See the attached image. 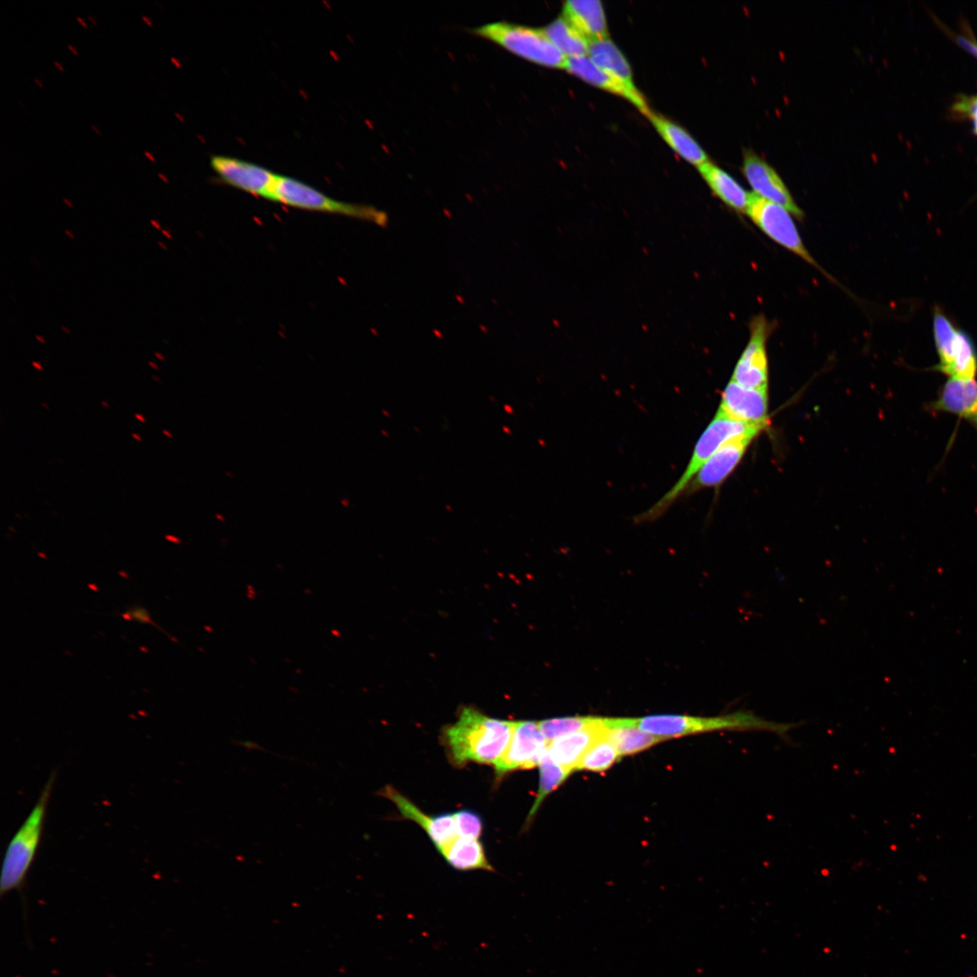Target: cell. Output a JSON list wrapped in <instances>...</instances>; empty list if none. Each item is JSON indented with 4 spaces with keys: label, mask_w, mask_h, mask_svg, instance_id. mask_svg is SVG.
Here are the masks:
<instances>
[{
    "label": "cell",
    "mask_w": 977,
    "mask_h": 977,
    "mask_svg": "<svg viewBox=\"0 0 977 977\" xmlns=\"http://www.w3.org/2000/svg\"><path fill=\"white\" fill-rule=\"evenodd\" d=\"M601 719L602 717L594 716H564L542 720L538 725L545 737L551 742L596 725Z\"/></svg>",
    "instance_id": "29"
},
{
    "label": "cell",
    "mask_w": 977,
    "mask_h": 977,
    "mask_svg": "<svg viewBox=\"0 0 977 977\" xmlns=\"http://www.w3.org/2000/svg\"><path fill=\"white\" fill-rule=\"evenodd\" d=\"M145 154L150 158V160L154 161V158L151 155H149L147 152H145Z\"/></svg>",
    "instance_id": "44"
},
{
    "label": "cell",
    "mask_w": 977,
    "mask_h": 977,
    "mask_svg": "<svg viewBox=\"0 0 977 977\" xmlns=\"http://www.w3.org/2000/svg\"><path fill=\"white\" fill-rule=\"evenodd\" d=\"M743 173L756 195L785 208L798 219L803 217L787 186L764 158L752 151L744 154Z\"/></svg>",
    "instance_id": "12"
},
{
    "label": "cell",
    "mask_w": 977,
    "mask_h": 977,
    "mask_svg": "<svg viewBox=\"0 0 977 977\" xmlns=\"http://www.w3.org/2000/svg\"><path fill=\"white\" fill-rule=\"evenodd\" d=\"M543 29L554 46L566 58L588 55L590 41L563 15Z\"/></svg>",
    "instance_id": "23"
},
{
    "label": "cell",
    "mask_w": 977,
    "mask_h": 977,
    "mask_svg": "<svg viewBox=\"0 0 977 977\" xmlns=\"http://www.w3.org/2000/svg\"><path fill=\"white\" fill-rule=\"evenodd\" d=\"M77 20L79 21V23H81L82 24L83 27L87 26V24L84 23V20L81 17L78 16Z\"/></svg>",
    "instance_id": "39"
},
{
    "label": "cell",
    "mask_w": 977,
    "mask_h": 977,
    "mask_svg": "<svg viewBox=\"0 0 977 977\" xmlns=\"http://www.w3.org/2000/svg\"><path fill=\"white\" fill-rule=\"evenodd\" d=\"M605 731L602 717L596 725L549 742L547 751L555 763L574 772L587 750Z\"/></svg>",
    "instance_id": "17"
},
{
    "label": "cell",
    "mask_w": 977,
    "mask_h": 977,
    "mask_svg": "<svg viewBox=\"0 0 977 977\" xmlns=\"http://www.w3.org/2000/svg\"><path fill=\"white\" fill-rule=\"evenodd\" d=\"M930 407L933 411L956 414L977 427V383L974 379L950 377Z\"/></svg>",
    "instance_id": "16"
},
{
    "label": "cell",
    "mask_w": 977,
    "mask_h": 977,
    "mask_svg": "<svg viewBox=\"0 0 977 977\" xmlns=\"http://www.w3.org/2000/svg\"><path fill=\"white\" fill-rule=\"evenodd\" d=\"M38 555H39V556H42V558H46V555H45V554H43V553H38Z\"/></svg>",
    "instance_id": "45"
},
{
    "label": "cell",
    "mask_w": 977,
    "mask_h": 977,
    "mask_svg": "<svg viewBox=\"0 0 977 977\" xmlns=\"http://www.w3.org/2000/svg\"><path fill=\"white\" fill-rule=\"evenodd\" d=\"M612 727H636L648 734L667 738L714 731L761 730L785 735L796 726L766 720L750 711L739 710L716 716L654 715L640 718H613Z\"/></svg>",
    "instance_id": "2"
},
{
    "label": "cell",
    "mask_w": 977,
    "mask_h": 977,
    "mask_svg": "<svg viewBox=\"0 0 977 977\" xmlns=\"http://www.w3.org/2000/svg\"><path fill=\"white\" fill-rule=\"evenodd\" d=\"M100 404H101V405H102V407H104V408H109V403H108V402H106V401H101V402H100Z\"/></svg>",
    "instance_id": "40"
},
{
    "label": "cell",
    "mask_w": 977,
    "mask_h": 977,
    "mask_svg": "<svg viewBox=\"0 0 977 977\" xmlns=\"http://www.w3.org/2000/svg\"><path fill=\"white\" fill-rule=\"evenodd\" d=\"M971 115L973 122L974 131L977 134V98L972 106Z\"/></svg>",
    "instance_id": "32"
},
{
    "label": "cell",
    "mask_w": 977,
    "mask_h": 977,
    "mask_svg": "<svg viewBox=\"0 0 977 977\" xmlns=\"http://www.w3.org/2000/svg\"><path fill=\"white\" fill-rule=\"evenodd\" d=\"M766 426L749 424L732 419L716 411L692 451L688 463L676 483L650 508L640 514L638 522L652 521L661 517L683 496L688 484L704 463L725 443L750 432H763Z\"/></svg>",
    "instance_id": "4"
},
{
    "label": "cell",
    "mask_w": 977,
    "mask_h": 977,
    "mask_svg": "<svg viewBox=\"0 0 977 977\" xmlns=\"http://www.w3.org/2000/svg\"><path fill=\"white\" fill-rule=\"evenodd\" d=\"M513 727L512 721L464 707L457 721L444 729L442 739L455 765L477 763L494 766L508 745Z\"/></svg>",
    "instance_id": "1"
},
{
    "label": "cell",
    "mask_w": 977,
    "mask_h": 977,
    "mask_svg": "<svg viewBox=\"0 0 977 977\" xmlns=\"http://www.w3.org/2000/svg\"><path fill=\"white\" fill-rule=\"evenodd\" d=\"M121 616H122V618L124 620H127V621L132 620L130 609H128L125 613L121 614Z\"/></svg>",
    "instance_id": "34"
},
{
    "label": "cell",
    "mask_w": 977,
    "mask_h": 977,
    "mask_svg": "<svg viewBox=\"0 0 977 977\" xmlns=\"http://www.w3.org/2000/svg\"><path fill=\"white\" fill-rule=\"evenodd\" d=\"M548 743L538 722L528 720L514 722L508 745L494 765L497 777L500 778L513 771L537 766Z\"/></svg>",
    "instance_id": "8"
},
{
    "label": "cell",
    "mask_w": 977,
    "mask_h": 977,
    "mask_svg": "<svg viewBox=\"0 0 977 977\" xmlns=\"http://www.w3.org/2000/svg\"><path fill=\"white\" fill-rule=\"evenodd\" d=\"M771 326L759 315L750 324L749 340L732 374L734 382L754 389H768L767 339Z\"/></svg>",
    "instance_id": "9"
},
{
    "label": "cell",
    "mask_w": 977,
    "mask_h": 977,
    "mask_svg": "<svg viewBox=\"0 0 977 977\" xmlns=\"http://www.w3.org/2000/svg\"><path fill=\"white\" fill-rule=\"evenodd\" d=\"M162 432H163V434H164L165 436H166V437H168V438H172V436H173V435H172V433H171V432H170L169 431H167V430H163V431H162Z\"/></svg>",
    "instance_id": "37"
},
{
    "label": "cell",
    "mask_w": 977,
    "mask_h": 977,
    "mask_svg": "<svg viewBox=\"0 0 977 977\" xmlns=\"http://www.w3.org/2000/svg\"><path fill=\"white\" fill-rule=\"evenodd\" d=\"M456 833L461 838L478 839L482 833L481 817L471 810H460L453 813Z\"/></svg>",
    "instance_id": "30"
},
{
    "label": "cell",
    "mask_w": 977,
    "mask_h": 977,
    "mask_svg": "<svg viewBox=\"0 0 977 977\" xmlns=\"http://www.w3.org/2000/svg\"><path fill=\"white\" fill-rule=\"evenodd\" d=\"M957 330L940 311L934 317V335L940 362L937 368L946 374L953 359V350Z\"/></svg>",
    "instance_id": "28"
},
{
    "label": "cell",
    "mask_w": 977,
    "mask_h": 977,
    "mask_svg": "<svg viewBox=\"0 0 977 977\" xmlns=\"http://www.w3.org/2000/svg\"><path fill=\"white\" fill-rule=\"evenodd\" d=\"M471 32L509 52L540 66L564 69L567 58L550 42L544 29L508 22H494Z\"/></svg>",
    "instance_id": "6"
},
{
    "label": "cell",
    "mask_w": 977,
    "mask_h": 977,
    "mask_svg": "<svg viewBox=\"0 0 977 977\" xmlns=\"http://www.w3.org/2000/svg\"><path fill=\"white\" fill-rule=\"evenodd\" d=\"M57 773L48 777L30 813L11 839L3 860L0 894L23 890L27 873L35 858L45 824L49 801Z\"/></svg>",
    "instance_id": "3"
},
{
    "label": "cell",
    "mask_w": 977,
    "mask_h": 977,
    "mask_svg": "<svg viewBox=\"0 0 977 977\" xmlns=\"http://www.w3.org/2000/svg\"><path fill=\"white\" fill-rule=\"evenodd\" d=\"M648 118L662 139L681 158L697 167L709 161L706 151L681 126L654 112Z\"/></svg>",
    "instance_id": "19"
},
{
    "label": "cell",
    "mask_w": 977,
    "mask_h": 977,
    "mask_svg": "<svg viewBox=\"0 0 977 977\" xmlns=\"http://www.w3.org/2000/svg\"><path fill=\"white\" fill-rule=\"evenodd\" d=\"M142 19H143V20H144V21H145V22H146V23H147V24H148L149 26H152V24L150 23L149 19H148V18H147V16L143 15V16H142Z\"/></svg>",
    "instance_id": "38"
},
{
    "label": "cell",
    "mask_w": 977,
    "mask_h": 977,
    "mask_svg": "<svg viewBox=\"0 0 977 977\" xmlns=\"http://www.w3.org/2000/svg\"><path fill=\"white\" fill-rule=\"evenodd\" d=\"M587 56L601 69L629 87L637 89L626 57L609 38L591 42Z\"/></svg>",
    "instance_id": "22"
},
{
    "label": "cell",
    "mask_w": 977,
    "mask_h": 977,
    "mask_svg": "<svg viewBox=\"0 0 977 977\" xmlns=\"http://www.w3.org/2000/svg\"><path fill=\"white\" fill-rule=\"evenodd\" d=\"M606 731L587 750L576 766V770L601 773L608 770L621 758Z\"/></svg>",
    "instance_id": "27"
},
{
    "label": "cell",
    "mask_w": 977,
    "mask_h": 977,
    "mask_svg": "<svg viewBox=\"0 0 977 977\" xmlns=\"http://www.w3.org/2000/svg\"><path fill=\"white\" fill-rule=\"evenodd\" d=\"M745 213L770 239L824 272L806 249L793 219L785 208L750 194Z\"/></svg>",
    "instance_id": "7"
},
{
    "label": "cell",
    "mask_w": 977,
    "mask_h": 977,
    "mask_svg": "<svg viewBox=\"0 0 977 977\" xmlns=\"http://www.w3.org/2000/svg\"><path fill=\"white\" fill-rule=\"evenodd\" d=\"M762 432L754 431L735 437L720 447L700 468L684 495L705 488H717L733 473L753 441Z\"/></svg>",
    "instance_id": "10"
},
{
    "label": "cell",
    "mask_w": 977,
    "mask_h": 977,
    "mask_svg": "<svg viewBox=\"0 0 977 977\" xmlns=\"http://www.w3.org/2000/svg\"><path fill=\"white\" fill-rule=\"evenodd\" d=\"M41 405H42V406H43V407L44 409H46V410H49V409H50V407L48 406V404H47L46 403H43H43H41Z\"/></svg>",
    "instance_id": "42"
},
{
    "label": "cell",
    "mask_w": 977,
    "mask_h": 977,
    "mask_svg": "<svg viewBox=\"0 0 977 977\" xmlns=\"http://www.w3.org/2000/svg\"><path fill=\"white\" fill-rule=\"evenodd\" d=\"M135 418L140 422H146V418L140 413H135Z\"/></svg>",
    "instance_id": "35"
},
{
    "label": "cell",
    "mask_w": 977,
    "mask_h": 977,
    "mask_svg": "<svg viewBox=\"0 0 977 977\" xmlns=\"http://www.w3.org/2000/svg\"><path fill=\"white\" fill-rule=\"evenodd\" d=\"M563 16L590 43L608 38L605 12L598 0H568L564 3Z\"/></svg>",
    "instance_id": "18"
},
{
    "label": "cell",
    "mask_w": 977,
    "mask_h": 977,
    "mask_svg": "<svg viewBox=\"0 0 977 977\" xmlns=\"http://www.w3.org/2000/svg\"><path fill=\"white\" fill-rule=\"evenodd\" d=\"M564 70L587 83L627 100L646 117L652 112L638 89L629 87L601 69L587 55L567 58Z\"/></svg>",
    "instance_id": "15"
},
{
    "label": "cell",
    "mask_w": 977,
    "mask_h": 977,
    "mask_svg": "<svg viewBox=\"0 0 977 977\" xmlns=\"http://www.w3.org/2000/svg\"><path fill=\"white\" fill-rule=\"evenodd\" d=\"M68 47H69V49L71 50V52H73L74 54H77V53H78V52H76L75 48H74L73 46H71V44H69V45H68Z\"/></svg>",
    "instance_id": "41"
},
{
    "label": "cell",
    "mask_w": 977,
    "mask_h": 977,
    "mask_svg": "<svg viewBox=\"0 0 977 977\" xmlns=\"http://www.w3.org/2000/svg\"><path fill=\"white\" fill-rule=\"evenodd\" d=\"M717 412L736 421L768 426V389H754L730 380L724 388Z\"/></svg>",
    "instance_id": "13"
},
{
    "label": "cell",
    "mask_w": 977,
    "mask_h": 977,
    "mask_svg": "<svg viewBox=\"0 0 977 977\" xmlns=\"http://www.w3.org/2000/svg\"><path fill=\"white\" fill-rule=\"evenodd\" d=\"M977 373V355L970 337L957 331L953 350V359L946 375L950 377L972 380Z\"/></svg>",
    "instance_id": "25"
},
{
    "label": "cell",
    "mask_w": 977,
    "mask_h": 977,
    "mask_svg": "<svg viewBox=\"0 0 977 977\" xmlns=\"http://www.w3.org/2000/svg\"><path fill=\"white\" fill-rule=\"evenodd\" d=\"M54 64H55V66H56L57 68H59V69H60V71H63L62 67L61 66V64H60L59 62H54Z\"/></svg>",
    "instance_id": "43"
},
{
    "label": "cell",
    "mask_w": 977,
    "mask_h": 977,
    "mask_svg": "<svg viewBox=\"0 0 977 977\" xmlns=\"http://www.w3.org/2000/svg\"><path fill=\"white\" fill-rule=\"evenodd\" d=\"M268 200L300 210L343 215L381 226L388 223L384 211L371 205L335 199L299 179L281 175H278Z\"/></svg>",
    "instance_id": "5"
},
{
    "label": "cell",
    "mask_w": 977,
    "mask_h": 977,
    "mask_svg": "<svg viewBox=\"0 0 977 977\" xmlns=\"http://www.w3.org/2000/svg\"><path fill=\"white\" fill-rule=\"evenodd\" d=\"M91 128H92V129H95V131H96V132H97L98 134H100V131L98 130V128H95L94 126H91Z\"/></svg>",
    "instance_id": "46"
},
{
    "label": "cell",
    "mask_w": 977,
    "mask_h": 977,
    "mask_svg": "<svg viewBox=\"0 0 977 977\" xmlns=\"http://www.w3.org/2000/svg\"><path fill=\"white\" fill-rule=\"evenodd\" d=\"M130 612H131L132 620H135V621H137L138 622H141V623L154 624L156 627L159 628L157 624L154 623V621H152V619L150 617V614L148 613V612L145 608L139 607V606H135L133 609L130 610Z\"/></svg>",
    "instance_id": "31"
},
{
    "label": "cell",
    "mask_w": 977,
    "mask_h": 977,
    "mask_svg": "<svg viewBox=\"0 0 977 977\" xmlns=\"http://www.w3.org/2000/svg\"><path fill=\"white\" fill-rule=\"evenodd\" d=\"M697 170L712 193L729 208L746 213L750 194L727 172L707 161Z\"/></svg>",
    "instance_id": "20"
},
{
    "label": "cell",
    "mask_w": 977,
    "mask_h": 977,
    "mask_svg": "<svg viewBox=\"0 0 977 977\" xmlns=\"http://www.w3.org/2000/svg\"><path fill=\"white\" fill-rule=\"evenodd\" d=\"M537 766L539 768V785L536 800L528 813L526 823L533 819L544 800L552 792L557 789L573 773L555 763L550 756L547 748L540 758Z\"/></svg>",
    "instance_id": "24"
},
{
    "label": "cell",
    "mask_w": 977,
    "mask_h": 977,
    "mask_svg": "<svg viewBox=\"0 0 977 977\" xmlns=\"http://www.w3.org/2000/svg\"><path fill=\"white\" fill-rule=\"evenodd\" d=\"M378 794L390 800L404 819L417 823L427 833L438 850L456 838L453 814L427 815L392 785L384 786Z\"/></svg>",
    "instance_id": "14"
},
{
    "label": "cell",
    "mask_w": 977,
    "mask_h": 977,
    "mask_svg": "<svg viewBox=\"0 0 977 977\" xmlns=\"http://www.w3.org/2000/svg\"><path fill=\"white\" fill-rule=\"evenodd\" d=\"M439 851L447 863L455 869L493 870L486 857L483 845L479 839L456 837Z\"/></svg>",
    "instance_id": "21"
},
{
    "label": "cell",
    "mask_w": 977,
    "mask_h": 977,
    "mask_svg": "<svg viewBox=\"0 0 977 977\" xmlns=\"http://www.w3.org/2000/svg\"><path fill=\"white\" fill-rule=\"evenodd\" d=\"M606 733L621 757L640 753L663 741L636 727L612 728Z\"/></svg>",
    "instance_id": "26"
},
{
    "label": "cell",
    "mask_w": 977,
    "mask_h": 977,
    "mask_svg": "<svg viewBox=\"0 0 977 977\" xmlns=\"http://www.w3.org/2000/svg\"><path fill=\"white\" fill-rule=\"evenodd\" d=\"M131 436H132V438H133L134 440H136L137 441H142V438L140 437V435H139L138 433L133 432V433L131 434Z\"/></svg>",
    "instance_id": "36"
},
{
    "label": "cell",
    "mask_w": 977,
    "mask_h": 977,
    "mask_svg": "<svg viewBox=\"0 0 977 977\" xmlns=\"http://www.w3.org/2000/svg\"><path fill=\"white\" fill-rule=\"evenodd\" d=\"M165 538L174 543H179V539L172 535H166Z\"/></svg>",
    "instance_id": "33"
},
{
    "label": "cell",
    "mask_w": 977,
    "mask_h": 977,
    "mask_svg": "<svg viewBox=\"0 0 977 977\" xmlns=\"http://www.w3.org/2000/svg\"><path fill=\"white\" fill-rule=\"evenodd\" d=\"M210 165L226 185L267 200L278 176L264 166L229 156H212Z\"/></svg>",
    "instance_id": "11"
}]
</instances>
